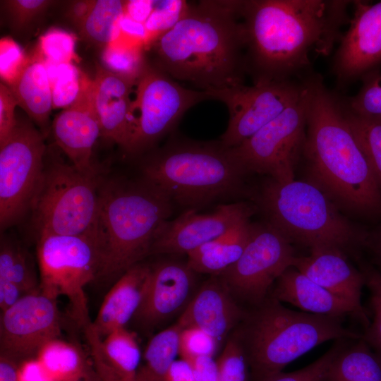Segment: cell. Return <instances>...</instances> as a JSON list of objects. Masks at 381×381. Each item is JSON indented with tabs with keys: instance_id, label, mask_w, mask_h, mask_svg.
<instances>
[{
	"instance_id": "13",
	"label": "cell",
	"mask_w": 381,
	"mask_h": 381,
	"mask_svg": "<svg viewBox=\"0 0 381 381\" xmlns=\"http://www.w3.org/2000/svg\"><path fill=\"white\" fill-rule=\"evenodd\" d=\"M296 257L291 243L277 229L267 222L253 223L242 255L217 276L235 298L259 305Z\"/></svg>"
},
{
	"instance_id": "35",
	"label": "cell",
	"mask_w": 381,
	"mask_h": 381,
	"mask_svg": "<svg viewBox=\"0 0 381 381\" xmlns=\"http://www.w3.org/2000/svg\"><path fill=\"white\" fill-rule=\"evenodd\" d=\"M143 47L118 41L104 47L102 54L104 68L136 83L147 61Z\"/></svg>"
},
{
	"instance_id": "40",
	"label": "cell",
	"mask_w": 381,
	"mask_h": 381,
	"mask_svg": "<svg viewBox=\"0 0 381 381\" xmlns=\"http://www.w3.org/2000/svg\"><path fill=\"white\" fill-rule=\"evenodd\" d=\"M218 345L217 341L205 331L196 327L185 328L180 334L179 355L186 361L199 357H213Z\"/></svg>"
},
{
	"instance_id": "2",
	"label": "cell",
	"mask_w": 381,
	"mask_h": 381,
	"mask_svg": "<svg viewBox=\"0 0 381 381\" xmlns=\"http://www.w3.org/2000/svg\"><path fill=\"white\" fill-rule=\"evenodd\" d=\"M239 1L188 4L179 20L146 46L154 64L174 80L212 92L244 84L246 71Z\"/></svg>"
},
{
	"instance_id": "28",
	"label": "cell",
	"mask_w": 381,
	"mask_h": 381,
	"mask_svg": "<svg viewBox=\"0 0 381 381\" xmlns=\"http://www.w3.org/2000/svg\"><path fill=\"white\" fill-rule=\"evenodd\" d=\"M325 381H381V360L361 341L339 351L327 372Z\"/></svg>"
},
{
	"instance_id": "27",
	"label": "cell",
	"mask_w": 381,
	"mask_h": 381,
	"mask_svg": "<svg viewBox=\"0 0 381 381\" xmlns=\"http://www.w3.org/2000/svg\"><path fill=\"white\" fill-rule=\"evenodd\" d=\"M253 223L246 222L227 234L188 255L187 264L195 272L217 275L233 265L242 255Z\"/></svg>"
},
{
	"instance_id": "5",
	"label": "cell",
	"mask_w": 381,
	"mask_h": 381,
	"mask_svg": "<svg viewBox=\"0 0 381 381\" xmlns=\"http://www.w3.org/2000/svg\"><path fill=\"white\" fill-rule=\"evenodd\" d=\"M143 179L171 202L195 210L240 189L247 172L220 140L172 138L141 165Z\"/></svg>"
},
{
	"instance_id": "42",
	"label": "cell",
	"mask_w": 381,
	"mask_h": 381,
	"mask_svg": "<svg viewBox=\"0 0 381 381\" xmlns=\"http://www.w3.org/2000/svg\"><path fill=\"white\" fill-rule=\"evenodd\" d=\"M28 61L22 48L11 37L0 41V75L2 83L11 85Z\"/></svg>"
},
{
	"instance_id": "10",
	"label": "cell",
	"mask_w": 381,
	"mask_h": 381,
	"mask_svg": "<svg viewBox=\"0 0 381 381\" xmlns=\"http://www.w3.org/2000/svg\"><path fill=\"white\" fill-rule=\"evenodd\" d=\"M131 108V137L126 152L140 154L170 132L198 103L213 99L205 91L183 87L147 61L135 83Z\"/></svg>"
},
{
	"instance_id": "14",
	"label": "cell",
	"mask_w": 381,
	"mask_h": 381,
	"mask_svg": "<svg viewBox=\"0 0 381 381\" xmlns=\"http://www.w3.org/2000/svg\"><path fill=\"white\" fill-rule=\"evenodd\" d=\"M303 86L286 80H261L250 86L242 84L210 92L213 99L226 104L229 114L222 144L227 148L241 144L282 113L300 95Z\"/></svg>"
},
{
	"instance_id": "20",
	"label": "cell",
	"mask_w": 381,
	"mask_h": 381,
	"mask_svg": "<svg viewBox=\"0 0 381 381\" xmlns=\"http://www.w3.org/2000/svg\"><path fill=\"white\" fill-rule=\"evenodd\" d=\"M245 316L223 282L212 275L191 298L177 322L183 329L196 327L205 331L219 344Z\"/></svg>"
},
{
	"instance_id": "4",
	"label": "cell",
	"mask_w": 381,
	"mask_h": 381,
	"mask_svg": "<svg viewBox=\"0 0 381 381\" xmlns=\"http://www.w3.org/2000/svg\"><path fill=\"white\" fill-rule=\"evenodd\" d=\"M173 202L145 179H102L91 231L99 258L97 277H119L150 255Z\"/></svg>"
},
{
	"instance_id": "18",
	"label": "cell",
	"mask_w": 381,
	"mask_h": 381,
	"mask_svg": "<svg viewBox=\"0 0 381 381\" xmlns=\"http://www.w3.org/2000/svg\"><path fill=\"white\" fill-rule=\"evenodd\" d=\"M195 273L187 262L166 261L151 267L145 295L132 320L151 330L184 310L191 300Z\"/></svg>"
},
{
	"instance_id": "25",
	"label": "cell",
	"mask_w": 381,
	"mask_h": 381,
	"mask_svg": "<svg viewBox=\"0 0 381 381\" xmlns=\"http://www.w3.org/2000/svg\"><path fill=\"white\" fill-rule=\"evenodd\" d=\"M273 298L289 303L305 313L339 317L352 314L359 318L348 302L320 286L291 267L277 280Z\"/></svg>"
},
{
	"instance_id": "30",
	"label": "cell",
	"mask_w": 381,
	"mask_h": 381,
	"mask_svg": "<svg viewBox=\"0 0 381 381\" xmlns=\"http://www.w3.org/2000/svg\"><path fill=\"white\" fill-rule=\"evenodd\" d=\"M183 328L176 322L154 335L144 354V363L135 381H164L171 365L179 355V339Z\"/></svg>"
},
{
	"instance_id": "15",
	"label": "cell",
	"mask_w": 381,
	"mask_h": 381,
	"mask_svg": "<svg viewBox=\"0 0 381 381\" xmlns=\"http://www.w3.org/2000/svg\"><path fill=\"white\" fill-rule=\"evenodd\" d=\"M61 332L57 300L40 291L26 294L1 312L0 355L19 363L35 358L44 345L59 338Z\"/></svg>"
},
{
	"instance_id": "7",
	"label": "cell",
	"mask_w": 381,
	"mask_h": 381,
	"mask_svg": "<svg viewBox=\"0 0 381 381\" xmlns=\"http://www.w3.org/2000/svg\"><path fill=\"white\" fill-rule=\"evenodd\" d=\"M267 222L291 243L341 250L365 245L368 233L350 221L317 186L270 178L258 195Z\"/></svg>"
},
{
	"instance_id": "16",
	"label": "cell",
	"mask_w": 381,
	"mask_h": 381,
	"mask_svg": "<svg viewBox=\"0 0 381 381\" xmlns=\"http://www.w3.org/2000/svg\"><path fill=\"white\" fill-rule=\"evenodd\" d=\"M255 207L246 202L219 205L212 212L199 214L190 209L159 229L151 254H186L250 221Z\"/></svg>"
},
{
	"instance_id": "21",
	"label": "cell",
	"mask_w": 381,
	"mask_h": 381,
	"mask_svg": "<svg viewBox=\"0 0 381 381\" xmlns=\"http://www.w3.org/2000/svg\"><path fill=\"white\" fill-rule=\"evenodd\" d=\"M310 251L308 256H296L292 267L350 303L357 311L359 319L368 324L361 301L365 284L363 272L356 270L348 262L344 251L339 248H320Z\"/></svg>"
},
{
	"instance_id": "23",
	"label": "cell",
	"mask_w": 381,
	"mask_h": 381,
	"mask_svg": "<svg viewBox=\"0 0 381 381\" xmlns=\"http://www.w3.org/2000/svg\"><path fill=\"white\" fill-rule=\"evenodd\" d=\"M91 322L83 329L100 380L135 381L141 353L135 334L123 327L101 338Z\"/></svg>"
},
{
	"instance_id": "43",
	"label": "cell",
	"mask_w": 381,
	"mask_h": 381,
	"mask_svg": "<svg viewBox=\"0 0 381 381\" xmlns=\"http://www.w3.org/2000/svg\"><path fill=\"white\" fill-rule=\"evenodd\" d=\"M340 350V345H336L306 367L291 373L281 372L268 381H325L328 368Z\"/></svg>"
},
{
	"instance_id": "49",
	"label": "cell",
	"mask_w": 381,
	"mask_h": 381,
	"mask_svg": "<svg viewBox=\"0 0 381 381\" xmlns=\"http://www.w3.org/2000/svg\"><path fill=\"white\" fill-rule=\"evenodd\" d=\"M27 294L16 284L0 280V309L3 312L17 303Z\"/></svg>"
},
{
	"instance_id": "6",
	"label": "cell",
	"mask_w": 381,
	"mask_h": 381,
	"mask_svg": "<svg viewBox=\"0 0 381 381\" xmlns=\"http://www.w3.org/2000/svg\"><path fill=\"white\" fill-rule=\"evenodd\" d=\"M243 320L234 334L245 351L253 381H268L325 341L357 337L339 317L294 311L273 297Z\"/></svg>"
},
{
	"instance_id": "8",
	"label": "cell",
	"mask_w": 381,
	"mask_h": 381,
	"mask_svg": "<svg viewBox=\"0 0 381 381\" xmlns=\"http://www.w3.org/2000/svg\"><path fill=\"white\" fill-rule=\"evenodd\" d=\"M102 179L99 172H83L71 164L46 160L43 179L31 210L38 236L91 237Z\"/></svg>"
},
{
	"instance_id": "39",
	"label": "cell",
	"mask_w": 381,
	"mask_h": 381,
	"mask_svg": "<svg viewBox=\"0 0 381 381\" xmlns=\"http://www.w3.org/2000/svg\"><path fill=\"white\" fill-rule=\"evenodd\" d=\"M365 284L370 292V303L374 317L372 324L368 327L365 340L377 352L381 360V272L370 266L363 267Z\"/></svg>"
},
{
	"instance_id": "46",
	"label": "cell",
	"mask_w": 381,
	"mask_h": 381,
	"mask_svg": "<svg viewBox=\"0 0 381 381\" xmlns=\"http://www.w3.org/2000/svg\"><path fill=\"white\" fill-rule=\"evenodd\" d=\"M187 362L191 365L197 381H219L217 365L213 357H199Z\"/></svg>"
},
{
	"instance_id": "34",
	"label": "cell",
	"mask_w": 381,
	"mask_h": 381,
	"mask_svg": "<svg viewBox=\"0 0 381 381\" xmlns=\"http://www.w3.org/2000/svg\"><path fill=\"white\" fill-rule=\"evenodd\" d=\"M46 66L51 83L53 108L70 107L78 99L90 78L72 63Z\"/></svg>"
},
{
	"instance_id": "24",
	"label": "cell",
	"mask_w": 381,
	"mask_h": 381,
	"mask_svg": "<svg viewBox=\"0 0 381 381\" xmlns=\"http://www.w3.org/2000/svg\"><path fill=\"white\" fill-rule=\"evenodd\" d=\"M151 271L150 265L138 263L121 274L105 296L91 325L104 338L112 331L126 327L139 308Z\"/></svg>"
},
{
	"instance_id": "51",
	"label": "cell",
	"mask_w": 381,
	"mask_h": 381,
	"mask_svg": "<svg viewBox=\"0 0 381 381\" xmlns=\"http://www.w3.org/2000/svg\"><path fill=\"white\" fill-rule=\"evenodd\" d=\"M19 362L0 355V381H20Z\"/></svg>"
},
{
	"instance_id": "26",
	"label": "cell",
	"mask_w": 381,
	"mask_h": 381,
	"mask_svg": "<svg viewBox=\"0 0 381 381\" xmlns=\"http://www.w3.org/2000/svg\"><path fill=\"white\" fill-rule=\"evenodd\" d=\"M8 87L18 106L44 129L53 109L51 83L45 63L38 56L28 59L18 78Z\"/></svg>"
},
{
	"instance_id": "54",
	"label": "cell",
	"mask_w": 381,
	"mask_h": 381,
	"mask_svg": "<svg viewBox=\"0 0 381 381\" xmlns=\"http://www.w3.org/2000/svg\"><path fill=\"white\" fill-rule=\"evenodd\" d=\"M74 381H101L96 371L93 368L84 377Z\"/></svg>"
},
{
	"instance_id": "9",
	"label": "cell",
	"mask_w": 381,
	"mask_h": 381,
	"mask_svg": "<svg viewBox=\"0 0 381 381\" xmlns=\"http://www.w3.org/2000/svg\"><path fill=\"white\" fill-rule=\"evenodd\" d=\"M37 255L40 291L56 300L66 296L74 318L84 328L92 322L85 287L98 277L99 268L93 240L88 236L41 234Z\"/></svg>"
},
{
	"instance_id": "50",
	"label": "cell",
	"mask_w": 381,
	"mask_h": 381,
	"mask_svg": "<svg viewBox=\"0 0 381 381\" xmlns=\"http://www.w3.org/2000/svg\"><path fill=\"white\" fill-rule=\"evenodd\" d=\"M164 381H197L188 362L183 359L175 361L169 369Z\"/></svg>"
},
{
	"instance_id": "12",
	"label": "cell",
	"mask_w": 381,
	"mask_h": 381,
	"mask_svg": "<svg viewBox=\"0 0 381 381\" xmlns=\"http://www.w3.org/2000/svg\"><path fill=\"white\" fill-rule=\"evenodd\" d=\"M307 87L277 117L239 145L230 148L248 173L278 181L294 179L306 137Z\"/></svg>"
},
{
	"instance_id": "33",
	"label": "cell",
	"mask_w": 381,
	"mask_h": 381,
	"mask_svg": "<svg viewBox=\"0 0 381 381\" xmlns=\"http://www.w3.org/2000/svg\"><path fill=\"white\" fill-rule=\"evenodd\" d=\"M0 280L16 284L27 294L40 291V282L25 251L3 236L0 247Z\"/></svg>"
},
{
	"instance_id": "48",
	"label": "cell",
	"mask_w": 381,
	"mask_h": 381,
	"mask_svg": "<svg viewBox=\"0 0 381 381\" xmlns=\"http://www.w3.org/2000/svg\"><path fill=\"white\" fill-rule=\"evenodd\" d=\"M154 6L153 1H125L124 14L135 21L145 24Z\"/></svg>"
},
{
	"instance_id": "29",
	"label": "cell",
	"mask_w": 381,
	"mask_h": 381,
	"mask_svg": "<svg viewBox=\"0 0 381 381\" xmlns=\"http://www.w3.org/2000/svg\"><path fill=\"white\" fill-rule=\"evenodd\" d=\"M35 358L52 381L77 380L92 370L76 346L59 338L44 345Z\"/></svg>"
},
{
	"instance_id": "52",
	"label": "cell",
	"mask_w": 381,
	"mask_h": 381,
	"mask_svg": "<svg viewBox=\"0 0 381 381\" xmlns=\"http://www.w3.org/2000/svg\"><path fill=\"white\" fill-rule=\"evenodd\" d=\"M95 1H78L72 4L68 15L78 27L85 20L89 14Z\"/></svg>"
},
{
	"instance_id": "36",
	"label": "cell",
	"mask_w": 381,
	"mask_h": 381,
	"mask_svg": "<svg viewBox=\"0 0 381 381\" xmlns=\"http://www.w3.org/2000/svg\"><path fill=\"white\" fill-rule=\"evenodd\" d=\"M74 35L60 29H52L42 35L39 42V55L46 64L59 66L78 60Z\"/></svg>"
},
{
	"instance_id": "32",
	"label": "cell",
	"mask_w": 381,
	"mask_h": 381,
	"mask_svg": "<svg viewBox=\"0 0 381 381\" xmlns=\"http://www.w3.org/2000/svg\"><path fill=\"white\" fill-rule=\"evenodd\" d=\"M341 104L348 125L381 190V119L354 114Z\"/></svg>"
},
{
	"instance_id": "37",
	"label": "cell",
	"mask_w": 381,
	"mask_h": 381,
	"mask_svg": "<svg viewBox=\"0 0 381 381\" xmlns=\"http://www.w3.org/2000/svg\"><path fill=\"white\" fill-rule=\"evenodd\" d=\"M363 76L360 90L344 105L354 114L381 119V73L371 71Z\"/></svg>"
},
{
	"instance_id": "1",
	"label": "cell",
	"mask_w": 381,
	"mask_h": 381,
	"mask_svg": "<svg viewBox=\"0 0 381 381\" xmlns=\"http://www.w3.org/2000/svg\"><path fill=\"white\" fill-rule=\"evenodd\" d=\"M348 3L239 1L246 71L254 82L286 80V76L309 64L312 53L329 54L346 20Z\"/></svg>"
},
{
	"instance_id": "44",
	"label": "cell",
	"mask_w": 381,
	"mask_h": 381,
	"mask_svg": "<svg viewBox=\"0 0 381 381\" xmlns=\"http://www.w3.org/2000/svg\"><path fill=\"white\" fill-rule=\"evenodd\" d=\"M52 3L44 0H11L6 5L13 24L20 29L30 24Z\"/></svg>"
},
{
	"instance_id": "53",
	"label": "cell",
	"mask_w": 381,
	"mask_h": 381,
	"mask_svg": "<svg viewBox=\"0 0 381 381\" xmlns=\"http://www.w3.org/2000/svg\"><path fill=\"white\" fill-rule=\"evenodd\" d=\"M365 246L370 248L376 261L381 267V225L368 234Z\"/></svg>"
},
{
	"instance_id": "3",
	"label": "cell",
	"mask_w": 381,
	"mask_h": 381,
	"mask_svg": "<svg viewBox=\"0 0 381 381\" xmlns=\"http://www.w3.org/2000/svg\"><path fill=\"white\" fill-rule=\"evenodd\" d=\"M306 84L304 180L321 190L341 212L370 219L381 217V190L341 103L320 80Z\"/></svg>"
},
{
	"instance_id": "19",
	"label": "cell",
	"mask_w": 381,
	"mask_h": 381,
	"mask_svg": "<svg viewBox=\"0 0 381 381\" xmlns=\"http://www.w3.org/2000/svg\"><path fill=\"white\" fill-rule=\"evenodd\" d=\"M92 86L90 78L78 99L55 117L52 129L56 143L72 165L83 172L97 173L92 155L102 132L92 102Z\"/></svg>"
},
{
	"instance_id": "41",
	"label": "cell",
	"mask_w": 381,
	"mask_h": 381,
	"mask_svg": "<svg viewBox=\"0 0 381 381\" xmlns=\"http://www.w3.org/2000/svg\"><path fill=\"white\" fill-rule=\"evenodd\" d=\"M188 4L185 1H155L154 8L145 23L151 40L171 28L183 14Z\"/></svg>"
},
{
	"instance_id": "38",
	"label": "cell",
	"mask_w": 381,
	"mask_h": 381,
	"mask_svg": "<svg viewBox=\"0 0 381 381\" xmlns=\"http://www.w3.org/2000/svg\"><path fill=\"white\" fill-rule=\"evenodd\" d=\"M219 381H248L250 368L243 346L234 334L216 361Z\"/></svg>"
},
{
	"instance_id": "11",
	"label": "cell",
	"mask_w": 381,
	"mask_h": 381,
	"mask_svg": "<svg viewBox=\"0 0 381 381\" xmlns=\"http://www.w3.org/2000/svg\"><path fill=\"white\" fill-rule=\"evenodd\" d=\"M43 133L28 121H18L0 145V226L1 231L31 212L45 167Z\"/></svg>"
},
{
	"instance_id": "45",
	"label": "cell",
	"mask_w": 381,
	"mask_h": 381,
	"mask_svg": "<svg viewBox=\"0 0 381 381\" xmlns=\"http://www.w3.org/2000/svg\"><path fill=\"white\" fill-rule=\"evenodd\" d=\"M16 99L9 87L4 83H0V145H3L13 133L18 120L15 108Z\"/></svg>"
},
{
	"instance_id": "22",
	"label": "cell",
	"mask_w": 381,
	"mask_h": 381,
	"mask_svg": "<svg viewBox=\"0 0 381 381\" xmlns=\"http://www.w3.org/2000/svg\"><path fill=\"white\" fill-rule=\"evenodd\" d=\"M135 83L97 66L92 80V102L102 136L126 150L131 137V94Z\"/></svg>"
},
{
	"instance_id": "47",
	"label": "cell",
	"mask_w": 381,
	"mask_h": 381,
	"mask_svg": "<svg viewBox=\"0 0 381 381\" xmlns=\"http://www.w3.org/2000/svg\"><path fill=\"white\" fill-rule=\"evenodd\" d=\"M20 381H52L36 358L19 363Z\"/></svg>"
},
{
	"instance_id": "31",
	"label": "cell",
	"mask_w": 381,
	"mask_h": 381,
	"mask_svg": "<svg viewBox=\"0 0 381 381\" xmlns=\"http://www.w3.org/2000/svg\"><path fill=\"white\" fill-rule=\"evenodd\" d=\"M125 1L97 0L82 24L80 34L87 40L104 45L114 42L120 35Z\"/></svg>"
},
{
	"instance_id": "17",
	"label": "cell",
	"mask_w": 381,
	"mask_h": 381,
	"mask_svg": "<svg viewBox=\"0 0 381 381\" xmlns=\"http://www.w3.org/2000/svg\"><path fill=\"white\" fill-rule=\"evenodd\" d=\"M353 4V17L334 61V71L341 81L363 75L381 62V1Z\"/></svg>"
}]
</instances>
